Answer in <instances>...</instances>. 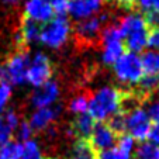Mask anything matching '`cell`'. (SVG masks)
Wrapping results in <instances>:
<instances>
[{
    "instance_id": "1",
    "label": "cell",
    "mask_w": 159,
    "mask_h": 159,
    "mask_svg": "<svg viewBox=\"0 0 159 159\" xmlns=\"http://www.w3.org/2000/svg\"><path fill=\"white\" fill-rule=\"evenodd\" d=\"M124 92L116 87H102L92 96L87 103V114L96 123L110 120L121 111Z\"/></svg>"
},
{
    "instance_id": "2",
    "label": "cell",
    "mask_w": 159,
    "mask_h": 159,
    "mask_svg": "<svg viewBox=\"0 0 159 159\" xmlns=\"http://www.w3.org/2000/svg\"><path fill=\"white\" fill-rule=\"evenodd\" d=\"M114 73L123 83L138 84V82L145 75L141 58L134 52H124L120 59L114 63Z\"/></svg>"
},
{
    "instance_id": "3",
    "label": "cell",
    "mask_w": 159,
    "mask_h": 159,
    "mask_svg": "<svg viewBox=\"0 0 159 159\" xmlns=\"http://www.w3.org/2000/svg\"><path fill=\"white\" fill-rule=\"evenodd\" d=\"M70 33V24L65 16L49 20L39 33V41L49 48H59L66 42Z\"/></svg>"
},
{
    "instance_id": "4",
    "label": "cell",
    "mask_w": 159,
    "mask_h": 159,
    "mask_svg": "<svg viewBox=\"0 0 159 159\" xmlns=\"http://www.w3.org/2000/svg\"><path fill=\"white\" fill-rule=\"evenodd\" d=\"M30 57L25 49H18L16 54L7 59L3 68V82L7 84L20 86L25 82L27 78V69L30 65Z\"/></svg>"
},
{
    "instance_id": "5",
    "label": "cell",
    "mask_w": 159,
    "mask_h": 159,
    "mask_svg": "<svg viewBox=\"0 0 159 159\" xmlns=\"http://www.w3.org/2000/svg\"><path fill=\"white\" fill-rule=\"evenodd\" d=\"M152 127V120L142 106L132 108L125 114V131L134 141H147Z\"/></svg>"
},
{
    "instance_id": "6",
    "label": "cell",
    "mask_w": 159,
    "mask_h": 159,
    "mask_svg": "<svg viewBox=\"0 0 159 159\" xmlns=\"http://www.w3.org/2000/svg\"><path fill=\"white\" fill-rule=\"evenodd\" d=\"M52 76V63L49 61V58L42 52L35 54V57L30 61L27 69V78L25 82H28L30 84L35 87L42 86L44 83L49 82Z\"/></svg>"
},
{
    "instance_id": "7",
    "label": "cell",
    "mask_w": 159,
    "mask_h": 159,
    "mask_svg": "<svg viewBox=\"0 0 159 159\" xmlns=\"http://www.w3.org/2000/svg\"><path fill=\"white\" fill-rule=\"evenodd\" d=\"M118 135L113 132V129L107 125V124L99 123L94 125L93 132L90 134L87 142L90 144V147L93 148V151L99 155L100 152L108 151L111 148H114L117 144Z\"/></svg>"
},
{
    "instance_id": "8",
    "label": "cell",
    "mask_w": 159,
    "mask_h": 159,
    "mask_svg": "<svg viewBox=\"0 0 159 159\" xmlns=\"http://www.w3.org/2000/svg\"><path fill=\"white\" fill-rule=\"evenodd\" d=\"M54 10L48 0H25L24 18L35 23H48L52 20Z\"/></svg>"
},
{
    "instance_id": "9",
    "label": "cell",
    "mask_w": 159,
    "mask_h": 159,
    "mask_svg": "<svg viewBox=\"0 0 159 159\" xmlns=\"http://www.w3.org/2000/svg\"><path fill=\"white\" fill-rule=\"evenodd\" d=\"M58 96H59V86L57 82H47L42 86L37 87L31 94V104L37 108L42 107H49L57 102Z\"/></svg>"
},
{
    "instance_id": "10",
    "label": "cell",
    "mask_w": 159,
    "mask_h": 159,
    "mask_svg": "<svg viewBox=\"0 0 159 159\" xmlns=\"http://www.w3.org/2000/svg\"><path fill=\"white\" fill-rule=\"evenodd\" d=\"M102 0H69L66 11L73 18L86 20L100 10Z\"/></svg>"
},
{
    "instance_id": "11",
    "label": "cell",
    "mask_w": 159,
    "mask_h": 159,
    "mask_svg": "<svg viewBox=\"0 0 159 159\" xmlns=\"http://www.w3.org/2000/svg\"><path fill=\"white\" fill-rule=\"evenodd\" d=\"M106 21V16H97L82 20L76 25V34L80 39H94L99 34H102L103 23Z\"/></svg>"
},
{
    "instance_id": "12",
    "label": "cell",
    "mask_w": 159,
    "mask_h": 159,
    "mask_svg": "<svg viewBox=\"0 0 159 159\" xmlns=\"http://www.w3.org/2000/svg\"><path fill=\"white\" fill-rule=\"evenodd\" d=\"M59 110L55 107H42L37 108L33 113L30 118V127L31 129H37V131H42L47 127H49V124H52V121L58 117Z\"/></svg>"
},
{
    "instance_id": "13",
    "label": "cell",
    "mask_w": 159,
    "mask_h": 159,
    "mask_svg": "<svg viewBox=\"0 0 159 159\" xmlns=\"http://www.w3.org/2000/svg\"><path fill=\"white\" fill-rule=\"evenodd\" d=\"M39 33H41V28H39L38 23L24 18L23 23H21L20 33L17 35L18 38L17 44L20 47V49H24L25 45H30L35 41H39Z\"/></svg>"
},
{
    "instance_id": "14",
    "label": "cell",
    "mask_w": 159,
    "mask_h": 159,
    "mask_svg": "<svg viewBox=\"0 0 159 159\" xmlns=\"http://www.w3.org/2000/svg\"><path fill=\"white\" fill-rule=\"evenodd\" d=\"M117 27L120 30L121 38H125L129 34L137 33V31L149 28L147 24V21H145V17L142 14H138V13H132V14H128L124 18H121L120 24Z\"/></svg>"
},
{
    "instance_id": "15",
    "label": "cell",
    "mask_w": 159,
    "mask_h": 159,
    "mask_svg": "<svg viewBox=\"0 0 159 159\" xmlns=\"http://www.w3.org/2000/svg\"><path fill=\"white\" fill-rule=\"evenodd\" d=\"M17 125H18V116L16 111L9 110L0 116V145L10 141Z\"/></svg>"
},
{
    "instance_id": "16",
    "label": "cell",
    "mask_w": 159,
    "mask_h": 159,
    "mask_svg": "<svg viewBox=\"0 0 159 159\" xmlns=\"http://www.w3.org/2000/svg\"><path fill=\"white\" fill-rule=\"evenodd\" d=\"M96 121L90 117L87 113L84 114H79L78 117L75 118L72 125V131L73 135L78 137V139H87L90 137V134L93 132V128L96 125Z\"/></svg>"
},
{
    "instance_id": "17",
    "label": "cell",
    "mask_w": 159,
    "mask_h": 159,
    "mask_svg": "<svg viewBox=\"0 0 159 159\" xmlns=\"http://www.w3.org/2000/svg\"><path fill=\"white\" fill-rule=\"evenodd\" d=\"M124 44L121 39H113V41L104 42V49H103L102 59L106 65H114L120 57L124 54Z\"/></svg>"
},
{
    "instance_id": "18",
    "label": "cell",
    "mask_w": 159,
    "mask_h": 159,
    "mask_svg": "<svg viewBox=\"0 0 159 159\" xmlns=\"http://www.w3.org/2000/svg\"><path fill=\"white\" fill-rule=\"evenodd\" d=\"M148 35H149V28L129 34L128 37H125L124 47H127L129 52H134V54L144 51V48L148 45Z\"/></svg>"
},
{
    "instance_id": "19",
    "label": "cell",
    "mask_w": 159,
    "mask_h": 159,
    "mask_svg": "<svg viewBox=\"0 0 159 159\" xmlns=\"http://www.w3.org/2000/svg\"><path fill=\"white\" fill-rule=\"evenodd\" d=\"M68 159H97V153L90 147L87 139H78Z\"/></svg>"
},
{
    "instance_id": "20",
    "label": "cell",
    "mask_w": 159,
    "mask_h": 159,
    "mask_svg": "<svg viewBox=\"0 0 159 159\" xmlns=\"http://www.w3.org/2000/svg\"><path fill=\"white\" fill-rule=\"evenodd\" d=\"M141 62L145 75H159V51H147L142 55Z\"/></svg>"
},
{
    "instance_id": "21",
    "label": "cell",
    "mask_w": 159,
    "mask_h": 159,
    "mask_svg": "<svg viewBox=\"0 0 159 159\" xmlns=\"http://www.w3.org/2000/svg\"><path fill=\"white\" fill-rule=\"evenodd\" d=\"M134 159H159V145L144 141L135 148Z\"/></svg>"
},
{
    "instance_id": "22",
    "label": "cell",
    "mask_w": 159,
    "mask_h": 159,
    "mask_svg": "<svg viewBox=\"0 0 159 159\" xmlns=\"http://www.w3.org/2000/svg\"><path fill=\"white\" fill-rule=\"evenodd\" d=\"M139 96H149L159 90V75H144L138 82Z\"/></svg>"
},
{
    "instance_id": "23",
    "label": "cell",
    "mask_w": 159,
    "mask_h": 159,
    "mask_svg": "<svg viewBox=\"0 0 159 159\" xmlns=\"http://www.w3.org/2000/svg\"><path fill=\"white\" fill-rule=\"evenodd\" d=\"M23 152V144L9 141L0 147V159H20Z\"/></svg>"
},
{
    "instance_id": "24",
    "label": "cell",
    "mask_w": 159,
    "mask_h": 159,
    "mask_svg": "<svg viewBox=\"0 0 159 159\" xmlns=\"http://www.w3.org/2000/svg\"><path fill=\"white\" fill-rule=\"evenodd\" d=\"M20 159H47L42 156L39 147L35 141L28 139L23 144V152H21V158Z\"/></svg>"
},
{
    "instance_id": "25",
    "label": "cell",
    "mask_w": 159,
    "mask_h": 159,
    "mask_svg": "<svg viewBox=\"0 0 159 159\" xmlns=\"http://www.w3.org/2000/svg\"><path fill=\"white\" fill-rule=\"evenodd\" d=\"M87 103H89V99L86 96H76L75 99L70 100L69 110L78 116L84 114V113H87Z\"/></svg>"
},
{
    "instance_id": "26",
    "label": "cell",
    "mask_w": 159,
    "mask_h": 159,
    "mask_svg": "<svg viewBox=\"0 0 159 159\" xmlns=\"http://www.w3.org/2000/svg\"><path fill=\"white\" fill-rule=\"evenodd\" d=\"M97 159H131V153L124 152L120 148L114 147L108 151L100 152L99 155H97Z\"/></svg>"
},
{
    "instance_id": "27",
    "label": "cell",
    "mask_w": 159,
    "mask_h": 159,
    "mask_svg": "<svg viewBox=\"0 0 159 159\" xmlns=\"http://www.w3.org/2000/svg\"><path fill=\"white\" fill-rule=\"evenodd\" d=\"M10 96H11V86L2 80L0 82V116L3 114V110L10 100Z\"/></svg>"
},
{
    "instance_id": "28",
    "label": "cell",
    "mask_w": 159,
    "mask_h": 159,
    "mask_svg": "<svg viewBox=\"0 0 159 159\" xmlns=\"http://www.w3.org/2000/svg\"><path fill=\"white\" fill-rule=\"evenodd\" d=\"M31 134H33V129H31L30 124L27 121H23V123H18L17 125V137L21 141H28L31 138Z\"/></svg>"
},
{
    "instance_id": "29",
    "label": "cell",
    "mask_w": 159,
    "mask_h": 159,
    "mask_svg": "<svg viewBox=\"0 0 159 159\" xmlns=\"http://www.w3.org/2000/svg\"><path fill=\"white\" fill-rule=\"evenodd\" d=\"M148 45H149L152 49H156V51H159V25H158V27L149 28Z\"/></svg>"
},
{
    "instance_id": "30",
    "label": "cell",
    "mask_w": 159,
    "mask_h": 159,
    "mask_svg": "<svg viewBox=\"0 0 159 159\" xmlns=\"http://www.w3.org/2000/svg\"><path fill=\"white\" fill-rule=\"evenodd\" d=\"M148 114H149L152 123H159V99L155 100L153 103H151L148 107Z\"/></svg>"
},
{
    "instance_id": "31",
    "label": "cell",
    "mask_w": 159,
    "mask_h": 159,
    "mask_svg": "<svg viewBox=\"0 0 159 159\" xmlns=\"http://www.w3.org/2000/svg\"><path fill=\"white\" fill-rule=\"evenodd\" d=\"M148 138H149L151 142L159 145V123H152L151 131H149V134H148Z\"/></svg>"
},
{
    "instance_id": "32",
    "label": "cell",
    "mask_w": 159,
    "mask_h": 159,
    "mask_svg": "<svg viewBox=\"0 0 159 159\" xmlns=\"http://www.w3.org/2000/svg\"><path fill=\"white\" fill-rule=\"evenodd\" d=\"M117 2L123 7H134L135 3H137V0H117Z\"/></svg>"
},
{
    "instance_id": "33",
    "label": "cell",
    "mask_w": 159,
    "mask_h": 159,
    "mask_svg": "<svg viewBox=\"0 0 159 159\" xmlns=\"http://www.w3.org/2000/svg\"><path fill=\"white\" fill-rule=\"evenodd\" d=\"M151 3H152V11L159 14V0H151Z\"/></svg>"
},
{
    "instance_id": "34",
    "label": "cell",
    "mask_w": 159,
    "mask_h": 159,
    "mask_svg": "<svg viewBox=\"0 0 159 159\" xmlns=\"http://www.w3.org/2000/svg\"><path fill=\"white\" fill-rule=\"evenodd\" d=\"M3 2L7 4H14V3H17V2H20V0H3Z\"/></svg>"
},
{
    "instance_id": "35",
    "label": "cell",
    "mask_w": 159,
    "mask_h": 159,
    "mask_svg": "<svg viewBox=\"0 0 159 159\" xmlns=\"http://www.w3.org/2000/svg\"><path fill=\"white\" fill-rule=\"evenodd\" d=\"M0 73H2V68H0Z\"/></svg>"
}]
</instances>
